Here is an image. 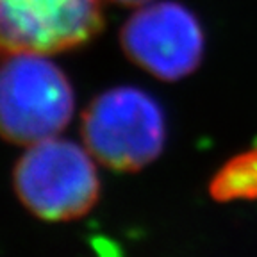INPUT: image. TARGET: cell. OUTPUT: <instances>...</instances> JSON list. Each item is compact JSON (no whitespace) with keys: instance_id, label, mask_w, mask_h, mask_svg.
<instances>
[{"instance_id":"6da1fadb","label":"cell","mask_w":257,"mask_h":257,"mask_svg":"<svg viewBox=\"0 0 257 257\" xmlns=\"http://www.w3.org/2000/svg\"><path fill=\"white\" fill-rule=\"evenodd\" d=\"M73 88L63 70L40 54H15L0 61V138L36 145L56 138L70 123Z\"/></svg>"},{"instance_id":"277c9868","label":"cell","mask_w":257,"mask_h":257,"mask_svg":"<svg viewBox=\"0 0 257 257\" xmlns=\"http://www.w3.org/2000/svg\"><path fill=\"white\" fill-rule=\"evenodd\" d=\"M104 27L102 0H0V61L66 52Z\"/></svg>"},{"instance_id":"5b68a950","label":"cell","mask_w":257,"mask_h":257,"mask_svg":"<svg viewBox=\"0 0 257 257\" xmlns=\"http://www.w3.org/2000/svg\"><path fill=\"white\" fill-rule=\"evenodd\" d=\"M120 43L125 56L161 80L193 73L204 57L200 22L179 2H150L123 24Z\"/></svg>"},{"instance_id":"52a82bcc","label":"cell","mask_w":257,"mask_h":257,"mask_svg":"<svg viewBox=\"0 0 257 257\" xmlns=\"http://www.w3.org/2000/svg\"><path fill=\"white\" fill-rule=\"evenodd\" d=\"M111 2H116V4L121 6H145V4H150L152 0H111Z\"/></svg>"},{"instance_id":"8992f818","label":"cell","mask_w":257,"mask_h":257,"mask_svg":"<svg viewBox=\"0 0 257 257\" xmlns=\"http://www.w3.org/2000/svg\"><path fill=\"white\" fill-rule=\"evenodd\" d=\"M218 202L257 200V145L229 159L209 182Z\"/></svg>"},{"instance_id":"7a4b0ae2","label":"cell","mask_w":257,"mask_h":257,"mask_svg":"<svg viewBox=\"0 0 257 257\" xmlns=\"http://www.w3.org/2000/svg\"><path fill=\"white\" fill-rule=\"evenodd\" d=\"M86 147L50 138L27 147L13 173L18 200L47 221L84 216L100 195V179Z\"/></svg>"},{"instance_id":"3957f363","label":"cell","mask_w":257,"mask_h":257,"mask_svg":"<svg viewBox=\"0 0 257 257\" xmlns=\"http://www.w3.org/2000/svg\"><path fill=\"white\" fill-rule=\"evenodd\" d=\"M80 133L88 152L104 166L136 172L156 161L165 147V114L149 93L121 86L89 102Z\"/></svg>"}]
</instances>
